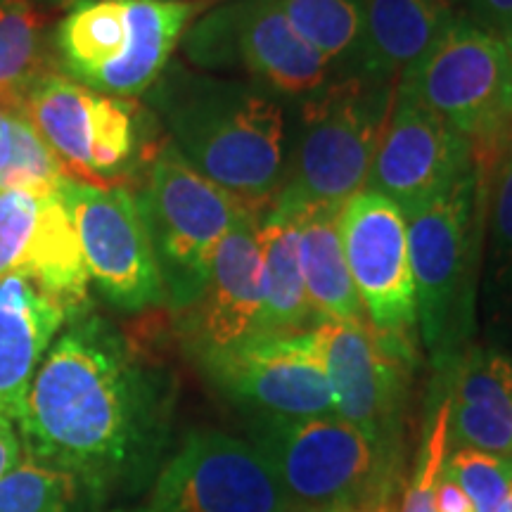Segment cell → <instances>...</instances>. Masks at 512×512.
<instances>
[{"label": "cell", "mask_w": 512, "mask_h": 512, "mask_svg": "<svg viewBox=\"0 0 512 512\" xmlns=\"http://www.w3.org/2000/svg\"><path fill=\"white\" fill-rule=\"evenodd\" d=\"M399 83L472 145L477 164L501 162L512 119V55L503 38L458 15Z\"/></svg>", "instance_id": "8"}, {"label": "cell", "mask_w": 512, "mask_h": 512, "mask_svg": "<svg viewBox=\"0 0 512 512\" xmlns=\"http://www.w3.org/2000/svg\"><path fill=\"white\" fill-rule=\"evenodd\" d=\"M79 479L24 456L0 479V512H72Z\"/></svg>", "instance_id": "25"}, {"label": "cell", "mask_w": 512, "mask_h": 512, "mask_svg": "<svg viewBox=\"0 0 512 512\" xmlns=\"http://www.w3.org/2000/svg\"><path fill=\"white\" fill-rule=\"evenodd\" d=\"M313 335L335 396V415L392 463L413 347L380 335L368 320H323Z\"/></svg>", "instance_id": "11"}, {"label": "cell", "mask_w": 512, "mask_h": 512, "mask_svg": "<svg viewBox=\"0 0 512 512\" xmlns=\"http://www.w3.org/2000/svg\"><path fill=\"white\" fill-rule=\"evenodd\" d=\"M496 512H512V496L505 498L503 505H501V508H498Z\"/></svg>", "instance_id": "36"}, {"label": "cell", "mask_w": 512, "mask_h": 512, "mask_svg": "<svg viewBox=\"0 0 512 512\" xmlns=\"http://www.w3.org/2000/svg\"><path fill=\"white\" fill-rule=\"evenodd\" d=\"M119 512H124V510H119Z\"/></svg>", "instance_id": "40"}, {"label": "cell", "mask_w": 512, "mask_h": 512, "mask_svg": "<svg viewBox=\"0 0 512 512\" xmlns=\"http://www.w3.org/2000/svg\"><path fill=\"white\" fill-rule=\"evenodd\" d=\"M501 164L512 166V119H510L508 128H505V136L501 143Z\"/></svg>", "instance_id": "35"}, {"label": "cell", "mask_w": 512, "mask_h": 512, "mask_svg": "<svg viewBox=\"0 0 512 512\" xmlns=\"http://www.w3.org/2000/svg\"><path fill=\"white\" fill-rule=\"evenodd\" d=\"M363 38L354 74L396 86L456 22L453 0H361Z\"/></svg>", "instance_id": "19"}, {"label": "cell", "mask_w": 512, "mask_h": 512, "mask_svg": "<svg viewBox=\"0 0 512 512\" xmlns=\"http://www.w3.org/2000/svg\"><path fill=\"white\" fill-rule=\"evenodd\" d=\"M192 12L166 0H76L53 31L55 62L91 91L133 100L169 67Z\"/></svg>", "instance_id": "4"}, {"label": "cell", "mask_w": 512, "mask_h": 512, "mask_svg": "<svg viewBox=\"0 0 512 512\" xmlns=\"http://www.w3.org/2000/svg\"><path fill=\"white\" fill-rule=\"evenodd\" d=\"M136 202L155 249L166 302L181 313L200 297L221 240L249 209L197 174L171 143L152 157Z\"/></svg>", "instance_id": "7"}, {"label": "cell", "mask_w": 512, "mask_h": 512, "mask_svg": "<svg viewBox=\"0 0 512 512\" xmlns=\"http://www.w3.org/2000/svg\"><path fill=\"white\" fill-rule=\"evenodd\" d=\"M254 418L335 415V396L316 335H259L200 366Z\"/></svg>", "instance_id": "15"}, {"label": "cell", "mask_w": 512, "mask_h": 512, "mask_svg": "<svg viewBox=\"0 0 512 512\" xmlns=\"http://www.w3.org/2000/svg\"><path fill=\"white\" fill-rule=\"evenodd\" d=\"M183 50L197 67H240L273 98H309L332 72L275 0H233L209 12L183 34Z\"/></svg>", "instance_id": "10"}, {"label": "cell", "mask_w": 512, "mask_h": 512, "mask_svg": "<svg viewBox=\"0 0 512 512\" xmlns=\"http://www.w3.org/2000/svg\"><path fill=\"white\" fill-rule=\"evenodd\" d=\"M339 238L370 328L413 347L418 306L403 211L363 188L339 209Z\"/></svg>", "instance_id": "13"}, {"label": "cell", "mask_w": 512, "mask_h": 512, "mask_svg": "<svg viewBox=\"0 0 512 512\" xmlns=\"http://www.w3.org/2000/svg\"><path fill=\"white\" fill-rule=\"evenodd\" d=\"M472 166V145L422 105L403 83H396L366 190L380 192L403 216H411L451 188Z\"/></svg>", "instance_id": "16"}, {"label": "cell", "mask_w": 512, "mask_h": 512, "mask_svg": "<svg viewBox=\"0 0 512 512\" xmlns=\"http://www.w3.org/2000/svg\"><path fill=\"white\" fill-rule=\"evenodd\" d=\"M22 112L74 181L95 188L117 185L136 169L147 145V119L138 105L91 91L60 72H48L31 88Z\"/></svg>", "instance_id": "9"}, {"label": "cell", "mask_w": 512, "mask_h": 512, "mask_svg": "<svg viewBox=\"0 0 512 512\" xmlns=\"http://www.w3.org/2000/svg\"><path fill=\"white\" fill-rule=\"evenodd\" d=\"M292 29L332 67L354 74L363 38L361 0H275Z\"/></svg>", "instance_id": "24"}, {"label": "cell", "mask_w": 512, "mask_h": 512, "mask_svg": "<svg viewBox=\"0 0 512 512\" xmlns=\"http://www.w3.org/2000/svg\"><path fill=\"white\" fill-rule=\"evenodd\" d=\"M503 41H505V46H508V50H510V55H512V34H508V36H505V38H503Z\"/></svg>", "instance_id": "38"}, {"label": "cell", "mask_w": 512, "mask_h": 512, "mask_svg": "<svg viewBox=\"0 0 512 512\" xmlns=\"http://www.w3.org/2000/svg\"><path fill=\"white\" fill-rule=\"evenodd\" d=\"M491 249L494 264L512 271V166L501 164L491 200Z\"/></svg>", "instance_id": "29"}, {"label": "cell", "mask_w": 512, "mask_h": 512, "mask_svg": "<svg viewBox=\"0 0 512 512\" xmlns=\"http://www.w3.org/2000/svg\"><path fill=\"white\" fill-rule=\"evenodd\" d=\"M166 3H188V0H166Z\"/></svg>", "instance_id": "39"}, {"label": "cell", "mask_w": 512, "mask_h": 512, "mask_svg": "<svg viewBox=\"0 0 512 512\" xmlns=\"http://www.w3.org/2000/svg\"><path fill=\"white\" fill-rule=\"evenodd\" d=\"M43 19L34 0H0V107L22 112L31 88L46 76Z\"/></svg>", "instance_id": "23"}, {"label": "cell", "mask_w": 512, "mask_h": 512, "mask_svg": "<svg viewBox=\"0 0 512 512\" xmlns=\"http://www.w3.org/2000/svg\"><path fill=\"white\" fill-rule=\"evenodd\" d=\"M339 209L306 207L297 211L299 261L304 285L318 323L323 320H366L339 238Z\"/></svg>", "instance_id": "22"}, {"label": "cell", "mask_w": 512, "mask_h": 512, "mask_svg": "<svg viewBox=\"0 0 512 512\" xmlns=\"http://www.w3.org/2000/svg\"><path fill=\"white\" fill-rule=\"evenodd\" d=\"M249 434L294 512H344L387 498L392 463L337 415L254 418Z\"/></svg>", "instance_id": "6"}, {"label": "cell", "mask_w": 512, "mask_h": 512, "mask_svg": "<svg viewBox=\"0 0 512 512\" xmlns=\"http://www.w3.org/2000/svg\"><path fill=\"white\" fill-rule=\"evenodd\" d=\"M34 3H43V5H60L64 0H34Z\"/></svg>", "instance_id": "37"}, {"label": "cell", "mask_w": 512, "mask_h": 512, "mask_svg": "<svg viewBox=\"0 0 512 512\" xmlns=\"http://www.w3.org/2000/svg\"><path fill=\"white\" fill-rule=\"evenodd\" d=\"M396 86L344 76L304 98L283 188L271 207H342L368 183Z\"/></svg>", "instance_id": "5"}, {"label": "cell", "mask_w": 512, "mask_h": 512, "mask_svg": "<svg viewBox=\"0 0 512 512\" xmlns=\"http://www.w3.org/2000/svg\"><path fill=\"white\" fill-rule=\"evenodd\" d=\"M448 389V446H470L512 458V358L465 351Z\"/></svg>", "instance_id": "20"}, {"label": "cell", "mask_w": 512, "mask_h": 512, "mask_svg": "<svg viewBox=\"0 0 512 512\" xmlns=\"http://www.w3.org/2000/svg\"><path fill=\"white\" fill-rule=\"evenodd\" d=\"M344 512H396V510H394V505H392V501H389V498H380V501L358 505V508H351V510H344Z\"/></svg>", "instance_id": "34"}, {"label": "cell", "mask_w": 512, "mask_h": 512, "mask_svg": "<svg viewBox=\"0 0 512 512\" xmlns=\"http://www.w3.org/2000/svg\"><path fill=\"white\" fill-rule=\"evenodd\" d=\"M444 472L465 491L475 512H496L512 486V458L470 446H448Z\"/></svg>", "instance_id": "27"}, {"label": "cell", "mask_w": 512, "mask_h": 512, "mask_svg": "<svg viewBox=\"0 0 512 512\" xmlns=\"http://www.w3.org/2000/svg\"><path fill=\"white\" fill-rule=\"evenodd\" d=\"M171 145L197 174L261 214L285 178V114L259 86L166 67L147 91Z\"/></svg>", "instance_id": "2"}, {"label": "cell", "mask_w": 512, "mask_h": 512, "mask_svg": "<svg viewBox=\"0 0 512 512\" xmlns=\"http://www.w3.org/2000/svg\"><path fill=\"white\" fill-rule=\"evenodd\" d=\"M261 335H302L318 325L299 261L297 214L268 207L259 214Z\"/></svg>", "instance_id": "21"}, {"label": "cell", "mask_w": 512, "mask_h": 512, "mask_svg": "<svg viewBox=\"0 0 512 512\" xmlns=\"http://www.w3.org/2000/svg\"><path fill=\"white\" fill-rule=\"evenodd\" d=\"M12 119H15V112L0 107V171L5 169V164H8V157H10Z\"/></svg>", "instance_id": "33"}, {"label": "cell", "mask_w": 512, "mask_h": 512, "mask_svg": "<svg viewBox=\"0 0 512 512\" xmlns=\"http://www.w3.org/2000/svg\"><path fill=\"white\" fill-rule=\"evenodd\" d=\"M150 512H294L252 441L216 430L183 439L155 484Z\"/></svg>", "instance_id": "14"}, {"label": "cell", "mask_w": 512, "mask_h": 512, "mask_svg": "<svg viewBox=\"0 0 512 512\" xmlns=\"http://www.w3.org/2000/svg\"><path fill=\"white\" fill-rule=\"evenodd\" d=\"M470 19L498 38L512 34V0H467Z\"/></svg>", "instance_id": "30"}, {"label": "cell", "mask_w": 512, "mask_h": 512, "mask_svg": "<svg viewBox=\"0 0 512 512\" xmlns=\"http://www.w3.org/2000/svg\"><path fill=\"white\" fill-rule=\"evenodd\" d=\"M46 200L48 195L27 190L0 192V278L15 271L34 273Z\"/></svg>", "instance_id": "26"}, {"label": "cell", "mask_w": 512, "mask_h": 512, "mask_svg": "<svg viewBox=\"0 0 512 512\" xmlns=\"http://www.w3.org/2000/svg\"><path fill=\"white\" fill-rule=\"evenodd\" d=\"M486 166L406 216L418 330L437 373H453L475 325V273L482 245Z\"/></svg>", "instance_id": "3"}, {"label": "cell", "mask_w": 512, "mask_h": 512, "mask_svg": "<svg viewBox=\"0 0 512 512\" xmlns=\"http://www.w3.org/2000/svg\"><path fill=\"white\" fill-rule=\"evenodd\" d=\"M434 508L437 512H475L465 491L444 470H441L437 489H434Z\"/></svg>", "instance_id": "31"}, {"label": "cell", "mask_w": 512, "mask_h": 512, "mask_svg": "<svg viewBox=\"0 0 512 512\" xmlns=\"http://www.w3.org/2000/svg\"><path fill=\"white\" fill-rule=\"evenodd\" d=\"M171 406L169 377L117 325L86 311L64 325L36 370L17 422L24 456L102 496L155 465Z\"/></svg>", "instance_id": "1"}, {"label": "cell", "mask_w": 512, "mask_h": 512, "mask_svg": "<svg viewBox=\"0 0 512 512\" xmlns=\"http://www.w3.org/2000/svg\"><path fill=\"white\" fill-rule=\"evenodd\" d=\"M15 425L17 422L0 415V479L24 458L22 439H19Z\"/></svg>", "instance_id": "32"}, {"label": "cell", "mask_w": 512, "mask_h": 512, "mask_svg": "<svg viewBox=\"0 0 512 512\" xmlns=\"http://www.w3.org/2000/svg\"><path fill=\"white\" fill-rule=\"evenodd\" d=\"M259 214L245 211L211 259L200 297L181 311V337L197 363L261 335Z\"/></svg>", "instance_id": "17"}, {"label": "cell", "mask_w": 512, "mask_h": 512, "mask_svg": "<svg viewBox=\"0 0 512 512\" xmlns=\"http://www.w3.org/2000/svg\"><path fill=\"white\" fill-rule=\"evenodd\" d=\"M448 451V401H441L437 415H434L432 430L427 432L418 453V463L411 482L406 486L399 512H437L434 508V489H437L439 475L444 470V458Z\"/></svg>", "instance_id": "28"}, {"label": "cell", "mask_w": 512, "mask_h": 512, "mask_svg": "<svg viewBox=\"0 0 512 512\" xmlns=\"http://www.w3.org/2000/svg\"><path fill=\"white\" fill-rule=\"evenodd\" d=\"M91 283L121 311H145L166 302L155 249L136 195L124 185H62Z\"/></svg>", "instance_id": "12"}, {"label": "cell", "mask_w": 512, "mask_h": 512, "mask_svg": "<svg viewBox=\"0 0 512 512\" xmlns=\"http://www.w3.org/2000/svg\"><path fill=\"white\" fill-rule=\"evenodd\" d=\"M72 320L34 273L0 278V415L19 422L38 366Z\"/></svg>", "instance_id": "18"}]
</instances>
